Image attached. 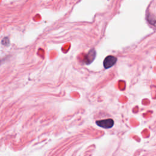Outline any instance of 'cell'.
<instances>
[{
	"label": "cell",
	"instance_id": "cell-3",
	"mask_svg": "<svg viewBox=\"0 0 156 156\" xmlns=\"http://www.w3.org/2000/svg\"><path fill=\"white\" fill-rule=\"evenodd\" d=\"M96 56V51L94 50H91L89 53H88L87 56H86L85 58V60H86V62L87 63V64H90L91 62L94 60Z\"/></svg>",
	"mask_w": 156,
	"mask_h": 156
},
{
	"label": "cell",
	"instance_id": "cell-1",
	"mask_svg": "<svg viewBox=\"0 0 156 156\" xmlns=\"http://www.w3.org/2000/svg\"><path fill=\"white\" fill-rule=\"evenodd\" d=\"M98 126L104 129H111L114 125V121L112 119H106L102 120H99L96 121Z\"/></svg>",
	"mask_w": 156,
	"mask_h": 156
},
{
	"label": "cell",
	"instance_id": "cell-2",
	"mask_svg": "<svg viewBox=\"0 0 156 156\" xmlns=\"http://www.w3.org/2000/svg\"><path fill=\"white\" fill-rule=\"evenodd\" d=\"M117 59L113 56H109L106 57V59L104 60V66L106 69H108L111 68L112 66L115 65Z\"/></svg>",
	"mask_w": 156,
	"mask_h": 156
}]
</instances>
